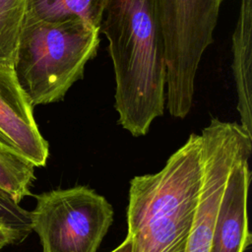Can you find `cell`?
Wrapping results in <instances>:
<instances>
[{"label": "cell", "instance_id": "7a4b0ae2", "mask_svg": "<svg viewBox=\"0 0 252 252\" xmlns=\"http://www.w3.org/2000/svg\"><path fill=\"white\" fill-rule=\"evenodd\" d=\"M202 137L192 133L158 172L131 179L133 252H185L202 182Z\"/></svg>", "mask_w": 252, "mask_h": 252}, {"label": "cell", "instance_id": "5bb4252c", "mask_svg": "<svg viewBox=\"0 0 252 252\" xmlns=\"http://www.w3.org/2000/svg\"><path fill=\"white\" fill-rule=\"evenodd\" d=\"M17 243H20L19 238L12 231L0 226V252L7 245Z\"/></svg>", "mask_w": 252, "mask_h": 252}, {"label": "cell", "instance_id": "9c48e42d", "mask_svg": "<svg viewBox=\"0 0 252 252\" xmlns=\"http://www.w3.org/2000/svg\"><path fill=\"white\" fill-rule=\"evenodd\" d=\"M252 0H241L232 35V72L240 125L252 136Z\"/></svg>", "mask_w": 252, "mask_h": 252}, {"label": "cell", "instance_id": "277c9868", "mask_svg": "<svg viewBox=\"0 0 252 252\" xmlns=\"http://www.w3.org/2000/svg\"><path fill=\"white\" fill-rule=\"evenodd\" d=\"M224 0H158L165 60V108L175 118L190 112L201 58L213 42Z\"/></svg>", "mask_w": 252, "mask_h": 252}, {"label": "cell", "instance_id": "7c38bea8", "mask_svg": "<svg viewBox=\"0 0 252 252\" xmlns=\"http://www.w3.org/2000/svg\"><path fill=\"white\" fill-rule=\"evenodd\" d=\"M28 0H0V66L12 67L27 19Z\"/></svg>", "mask_w": 252, "mask_h": 252}, {"label": "cell", "instance_id": "8992f818", "mask_svg": "<svg viewBox=\"0 0 252 252\" xmlns=\"http://www.w3.org/2000/svg\"><path fill=\"white\" fill-rule=\"evenodd\" d=\"M203 174L185 252H210L219 206L234 165L251 155L252 136L240 124L212 118L202 130Z\"/></svg>", "mask_w": 252, "mask_h": 252}, {"label": "cell", "instance_id": "ba28073f", "mask_svg": "<svg viewBox=\"0 0 252 252\" xmlns=\"http://www.w3.org/2000/svg\"><path fill=\"white\" fill-rule=\"evenodd\" d=\"M250 157H243L228 176L219 206L210 252H244L252 243L247 216Z\"/></svg>", "mask_w": 252, "mask_h": 252}, {"label": "cell", "instance_id": "5b68a950", "mask_svg": "<svg viewBox=\"0 0 252 252\" xmlns=\"http://www.w3.org/2000/svg\"><path fill=\"white\" fill-rule=\"evenodd\" d=\"M32 230L42 252H96L113 220V209L102 195L79 185L34 196Z\"/></svg>", "mask_w": 252, "mask_h": 252}, {"label": "cell", "instance_id": "30bf717a", "mask_svg": "<svg viewBox=\"0 0 252 252\" xmlns=\"http://www.w3.org/2000/svg\"><path fill=\"white\" fill-rule=\"evenodd\" d=\"M108 0H28L27 19L48 22L81 19L99 31Z\"/></svg>", "mask_w": 252, "mask_h": 252}, {"label": "cell", "instance_id": "52a82bcc", "mask_svg": "<svg viewBox=\"0 0 252 252\" xmlns=\"http://www.w3.org/2000/svg\"><path fill=\"white\" fill-rule=\"evenodd\" d=\"M32 109L13 68L0 66V144L35 167H42L49 157V146L39 132Z\"/></svg>", "mask_w": 252, "mask_h": 252}, {"label": "cell", "instance_id": "9a60e30c", "mask_svg": "<svg viewBox=\"0 0 252 252\" xmlns=\"http://www.w3.org/2000/svg\"><path fill=\"white\" fill-rule=\"evenodd\" d=\"M110 252H133V243L131 237L127 234L122 243Z\"/></svg>", "mask_w": 252, "mask_h": 252}, {"label": "cell", "instance_id": "6da1fadb", "mask_svg": "<svg viewBox=\"0 0 252 252\" xmlns=\"http://www.w3.org/2000/svg\"><path fill=\"white\" fill-rule=\"evenodd\" d=\"M99 32L108 40L118 123L146 135L165 108V42L158 0H108Z\"/></svg>", "mask_w": 252, "mask_h": 252}, {"label": "cell", "instance_id": "3957f363", "mask_svg": "<svg viewBox=\"0 0 252 252\" xmlns=\"http://www.w3.org/2000/svg\"><path fill=\"white\" fill-rule=\"evenodd\" d=\"M98 35L99 31L76 17L57 22L26 19L13 70L33 107L64 99L95 57Z\"/></svg>", "mask_w": 252, "mask_h": 252}, {"label": "cell", "instance_id": "8fae6325", "mask_svg": "<svg viewBox=\"0 0 252 252\" xmlns=\"http://www.w3.org/2000/svg\"><path fill=\"white\" fill-rule=\"evenodd\" d=\"M35 166L0 144V194L17 204L32 195Z\"/></svg>", "mask_w": 252, "mask_h": 252}, {"label": "cell", "instance_id": "4fadbf2b", "mask_svg": "<svg viewBox=\"0 0 252 252\" xmlns=\"http://www.w3.org/2000/svg\"><path fill=\"white\" fill-rule=\"evenodd\" d=\"M0 226L12 231L22 242L32 231L31 213L0 194Z\"/></svg>", "mask_w": 252, "mask_h": 252}]
</instances>
